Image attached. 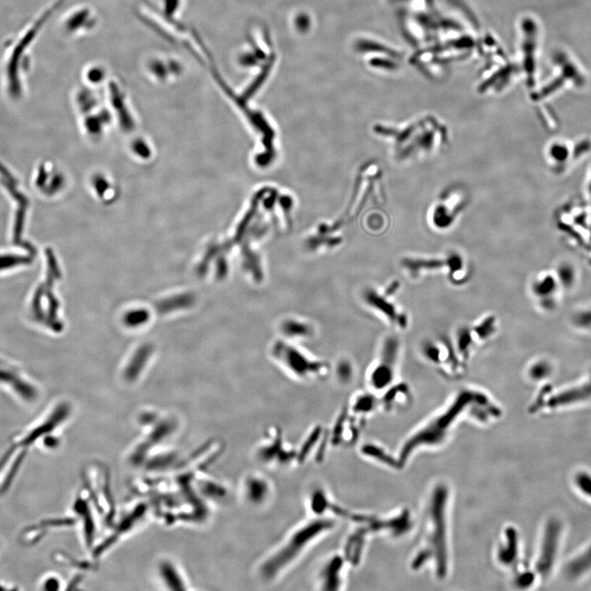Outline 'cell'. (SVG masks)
I'll list each match as a JSON object with an SVG mask.
<instances>
[{
    "label": "cell",
    "instance_id": "obj_16",
    "mask_svg": "<svg viewBox=\"0 0 591 591\" xmlns=\"http://www.w3.org/2000/svg\"><path fill=\"white\" fill-rule=\"evenodd\" d=\"M340 558H335L333 559L331 563L328 564L322 575L324 577V585L326 586V589H328L329 585L332 586L331 589H336L335 586L340 584V580L337 577H338V571H340Z\"/></svg>",
    "mask_w": 591,
    "mask_h": 591
},
{
    "label": "cell",
    "instance_id": "obj_9",
    "mask_svg": "<svg viewBox=\"0 0 591 591\" xmlns=\"http://www.w3.org/2000/svg\"><path fill=\"white\" fill-rule=\"evenodd\" d=\"M274 355H277L278 358L283 360L282 363L288 369L301 377H308V374L317 373L322 367V365L311 363L306 356L294 349V347L284 344L275 346Z\"/></svg>",
    "mask_w": 591,
    "mask_h": 591
},
{
    "label": "cell",
    "instance_id": "obj_14",
    "mask_svg": "<svg viewBox=\"0 0 591 591\" xmlns=\"http://www.w3.org/2000/svg\"><path fill=\"white\" fill-rule=\"evenodd\" d=\"M0 381L10 383L24 399L33 401L37 397V392L33 387L22 381L17 374L8 369L0 367Z\"/></svg>",
    "mask_w": 591,
    "mask_h": 591
},
{
    "label": "cell",
    "instance_id": "obj_20",
    "mask_svg": "<svg viewBox=\"0 0 591 591\" xmlns=\"http://www.w3.org/2000/svg\"><path fill=\"white\" fill-rule=\"evenodd\" d=\"M588 192L589 196L591 198V170L589 176L588 184Z\"/></svg>",
    "mask_w": 591,
    "mask_h": 591
},
{
    "label": "cell",
    "instance_id": "obj_15",
    "mask_svg": "<svg viewBox=\"0 0 591 591\" xmlns=\"http://www.w3.org/2000/svg\"><path fill=\"white\" fill-rule=\"evenodd\" d=\"M247 497L252 502H256V492H259L261 498L264 499L268 494L269 487L267 483L260 478L252 476L247 479L246 483Z\"/></svg>",
    "mask_w": 591,
    "mask_h": 591
},
{
    "label": "cell",
    "instance_id": "obj_12",
    "mask_svg": "<svg viewBox=\"0 0 591 591\" xmlns=\"http://www.w3.org/2000/svg\"><path fill=\"white\" fill-rule=\"evenodd\" d=\"M572 156L573 144L568 140H555L547 148L548 160L555 169L560 170L572 164Z\"/></svg>",
    "mask_w": 591,
    "mask_h": 591
},
{
    "label": "cell",
    "instance_id": "obj_13",
    "mask_svg": "<svg viewBox=\"0 0 591 591\" xmlns=\"http://www.w3.org/2000/svg\"><path fill=\"white\" fill-rule=\"evenodd\" d=\"M591 572V545L566 564L564 573L571 581L578 580Z\"/></svg>",
    "mask_w": 591,
    "mask_h": 591
},
{
    "label": "cell",
    "instance_id": "obj_8",
    "mask_svg": "<svg viewBox=\"0 0 591 591\" xmlns=\"http://www.w3.org/2000/svg\"><path fill=\"white\" fill-rule=\"evenodd\" d=\"M403 267L408 272L419 276L422 273L438 272L442 268H449L452 272L451 278L453 282L461 283L463 278L460 272L464 269L463 260L458 255L450 256L449 258H407L403 260ZM413 276V277H414Z\"/></svg>",
    "mask_w": 591,
    "mask_h": 591
},
{
    "label": "cell",
    "instance_id": "obj_10",
    "mask_svg": "<svg viewBox=\"0 0 591 591\" xmlns=\"http://www.w3.org/2000/svg\"><path fill=\"white\" fill-rule=\"evenodd\" d=\"M367 303L381 313L383 317L389 320L392 326L400 329H405L408 326V317L404 311L394 303L387 299L383 295L376 292H367L365 294Z\"/></svg>",
    "mask_w": 591,
    "mask_h": 591
},
{
    "label": "cell",
    "instance_id": "obj_1",
    "mask_svg": "<svg viewBox=\"0 0 591 591\" xmlns=\"http://www.w3.org/2000/svg\"><path fill=\"white\" fill-rule=\"evenodd\" d=\"M67 1L53 0L19 34L6 40L1 63V78L8 96L19 98L24 93L26 78L31 73L33 65L31 49L44 26Z\"/></svg>",
    "mask_w": 591,
    "mask_h": 591
},
{
    "label": "cell",
    "instance_id": "obj_18",
    "mask_svg": "<svg viewBox=\"0 0 591 591\" xmlns=\"http://www.w3.org/2000/svg\"><path fill=\"white\" fill-rule=\"evenodd\" d=\"M42 588L44 590H56L58 589V581L55 577H48L44 580Z\"/></svg>",
    "mask_w": 591,
    "mask_h": 591
},
{
    "label": "cell",
    "instance_id": "obj_3",
    "mask_svg": "<svg viewBox=\"0 0 591 591\" xmlns=\"http://www.w3.org/2000/svg\"><path fill=\"white\" fill-rule=\"evenodd\" d=\"M332 526L331 522L318 521L301 528L288 540L277 553L266 561L263 568V574L269 578L276 576L299 556L301 551H303L315 538L323 533V531L331 529Z\"/></svg>",
    "mask_w": 591,
    "mask_h": 591
},
{
    "label": "cell",
    "instance_id": "obj_19",
    "mask_svg": "<svg viewBox=\"0 0 591 591\" xmlns=\"http://www.w3.org/2000/svg\"><path fill=\"white\" fill-rule=\"evenodd\" d=\"M103 75V72L101 69H92L88 71V78L90 81H92V83L99 82L100 83L102 80V76Z\"/></svg>",
    "mask_w": 591,
    "mask_h": 591
},
{
    "label": "cell",
    "instance_id": "obj_5",
    "mask_svg": "<svg viewBox=\"0 0 591 591\" xmlns=\"http://www.w3.org/2000/svg\"><path fill=\"white\" fill-rule=\"evenodd\" d=\"M496 328V319L489 317L474 326L459 329L457 335V349L460 358L467 360L470 358L475 347L493 336Z\"/></svg>",
    "mask_w": 591,
    "mask_h": 591
},
{
    "label": "cell",
    "instance_id": "obj_17",
    "mask_svg": "<svg viewBox=\"0 0 591 591\" xmlns=\"http://www.w3.org/2000/svg\"><path fill=\"white\" fill-rule=\"evenodd\" d=\"M575 485L582 494L591 500V475L586 472H580L574 478Z\"/></svg>",
    "mask_w": 591,
    "mask_h": 591
},
{
    "label": "cell",
    "instance_id": "obj_2",
    "mask_svg": "<svg viewBox=\"0 0 591 591\" xmlns=\"http://www.w3.org/2000/svg\"><path fill=\"white\" fill-rule=\"evenodd\" d=\"M67 408L60 407L46 421L30 428L13 440L8 449L0 456V495L10 489L31 446L37 444L44 436L51 434L67 416Z\"/></svg>",
    "mask_w": 591,
    "mask_h": 591
},
{
    "label": "cell",
    "instance_id": "obj_11",
    "mask_svg": "<svg viewBox=\"0 0 591 591\" xmlns=\"http://www.w3.org/2000/svg\"><path fill=\"white\" fill-rule=\"evenodd\" d=\"M443 199L440 200L435 206L432 213V223L435 227L444 228L449 227L452 224L455 219V216L460 213V210L463 208L461 196H458L457 193L448 194L444 197Z\"/></svg>",
    "mask_w": 591,
    "mask_h": 591
},
{
    "label": "cell",
    "instance_id": "obj_7",
    "mask_svg": "<svg viewBox=\"0 0 591 591\" xmlns=\"http://www.w3.org/2000/svg\"><path fill=\"white\" fill-rule=\"evenodd\" d=\"M423 353L431 363L441 367L449 376H458L462 372V360L446 340H430L423 346Z\"/></svg>",
    "mask_w": 591,
    "mask_h": 591
},
{
    "label": "cell",
    "instance_id": "obj_6",
    "mask_svg": "<svg viewBox=\"0 0 591 591\" xmlns=\"http://www.w3.org/2000/svg\"><path fill=\"white\" fill-rule=\"evenodd\" d=\"M399 342L395 338H388L383 347L382 354L371 376L372 385L376 390L385 389L394 378L398 363Z\"/></svg>",
    "mask_w": 591,
    "mask_h": 591
},
{
    "label": "cell",
    "instance_id": "obj_4",
    "mask_svg": "<svg viewBox=\"0 0 591 591\" xmlns=\"http://www.w3.org/2000/svg\"><path fill=\"white\" fill-rule=\"evenodd\" d=\"M563 535V524L558 519H550L545 526L536 571L545 578L550 575L556 562Z\"/></svg>",
    "mask_w": 591,
    "mask_h": 591
}]
</instances>
